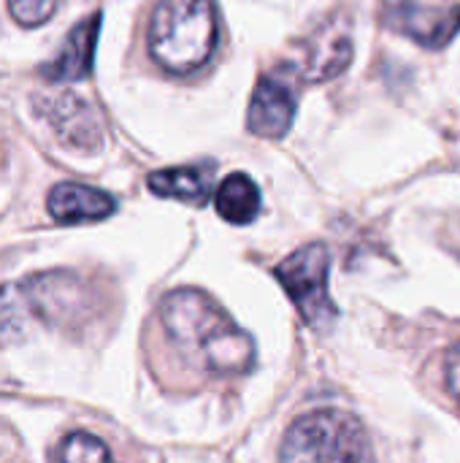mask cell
I'll list each match as a JSON object with an SVG mask.
<instances>
[{"label":"cell","mask_w":460,"mask_h":463,"mask_svg":"<svg viewBox=\"0 0 460 463\" xmlns=\"http://www.w3.org/2000/svg\"><path fill=\"white\" fill-rule=\"evenodd\" d=\"M49 214L57 222L73 225V222H95L108 217L117 203L108 193L79 184V182H62L49 193Z\"/></svg>","instance_id":"cell-10"},{"label":"cell","mask_w":460,"mask_h":463,"mask_svg":"<svg viewBox=\"0 0 460 463\" xmlns=\"http://www.w3.org/2000/svg\"><path fill=\"white\" fill-rule=\"evenodd\" d=\"M163 331L176 355L209 377H239L255 364V342L203 290L182 288L160 304Z\"/></svg>","instance_id":"cell-1"},{"label":"cell","mask_w":460,"mask_h":463,"mask_svg":"<svg viewBox=\"0 0 460 463\" xmlns=\"http://www.w3.org/2000/svg\"><path fill=\"white\" fill-rule=\"evenodd\" d=\"M393 27L426 46H445L460 30V5L428 8V5L404 3L393 14Z\"/></svg>","instance_id":"cell-8"},{"label":"cell","mask_w":460,"mask_h":463,"mask_svg":"<svg viewBox=\"0 0 460 463\" xmlns=\"http://www.w3.org/2000/svg\"><path fill=\"white\" fill-rule=\"evenodd\" d=\"M214 206L222 220L233 225H247L260 212V190L247 174H230L217 190Z\"/></svg>","instance_id":"cell-12"},{"label":"cell","mask_w":460,"mask_h":463,"mask_svg":"<svg viewBox=\"0 0 460 463\" xmlns=\"http://www.w3.org/2000/svg\"><path fill=\"white\" fill-rule=\"evenodd\" d=\"M279 463H374V450L355 415L314 410L287 429Z\"/></svg>","instance_id":"cell-3"},{"label":"cell","mask_w":460,"mask_h":463,"mask_svg":"<svg viewBox=\"0 0 460 463\" xmlns=\"http://www.w3.org/2000/svg\"><path fill=\"white\" fill-rule=\"evenodd\" d=\"M296 87L293 81L282 73H266L260 76L252 100H249V114H247V125L255 136L263 138H282L296 117Z\"/></svg>","instance_id":"cell-5"},{"label":"cell","mask_w":460,"mask_h":463,"mask_svg":"<svg viewBox=\"0 0 460 463\" xmlns=\"http://www.w3.org/2000/svg\"><path fill=\"white\" fill-rule=\"evenodd\" d=\"M217 49V8L211 0H160L149 24V52L160 68L187 76Z\"/></svg>","instance_id":"cell-2"},{"label":"cell","mask_w":460,"mask_h":463,"mask_svg":"<svg viewBox=\"0 0 460 463\" xmlns=\"http://www.w3.org/2000/svg\"><path fill=\"white\" fill-rule=\"evenodd\" d=\"M98 33H100V14L84 19L81 24H76L62 49L57 52L54 60L46 62L43 76L49 81H79L89 73L92 68V57H95V43H98Z\"/></svg>","instance_id":"cell-9"},{"label":"cell","mask_w":460,"mask_h":463,"mask_svg":"<svg viewBox=\"0 0 460 463\" xmlns=\"http://www.w3.org/2000/svg\"><path fill=\"white\" fill-rule=\"evenodd\" d=\"M57 5H60V0H8L14 19L24 27L43 24L57 11Z\"/></svg>","instance_id":"cell-14"},{"label":"cell","mask_w":460,"mask_h":463,"mask_svg":"<svg viewBox=\"0 0 460 463\" xmlns=\"http://www.w3.org/2000/svg\"><path fill=\"white\" fill-rule=\"evenodd\" d=\"M54 463H117L111 458L108 448L87 434V431H73L68 434L60 448H57V456H54Z\"/></svg>","instance_id":"cell-13"},{"label":"cell","mask_w":460,"mask_h":463,"mask_svg":"<svg viewBox=\"0 0 460 463\" xmlns=\"http://www.w3.org/2000/svg\"><path fill=\"white\" fill-rule=\"evenodd\" d=\"M445 383H447V391L453 393V399L460 404V345L453 347L445 358Z\"/></svg>","instance_id":"cell-15"},{"label":"cell","mask_w":460,"mask_h":463,"mask_svg":"<svg viewBox=\"0 0 460 463\" xmlns=\"http://www.w3.org/2000/svg\"><path fill=\"white\" fill-rule=\"evenodd\" d=\"M352 60V33L344 19H325L304 43L301 73L309 81L339 76Z\"/></svg>","instance_id":"cell-6"},{"label":"cell","mask_w":460,"mask_h":463,"mask_svg":"<svg viewBox=\"0 0 460 463\" xmlns=\"http://www.w3.org/2000/svg\"><path fill=\"white\" fill-rule=\"evenodd\" d=\"M41 114L54 128V133L79 149H95L100 144V122L92 106L73 92L52 95L41 103Z\"/></svg>","instance_id":"cell-7"},{"label":"cell","mask_w":460,"mask_h":463,"mask_svg":"<svg viewBox=\"0 0 460 463\" xmlns=\"http://www.w3.org/2000/svg\"><path fill=\"white\" fill-rule=\"evenodd\" d=\"M211 168L209 165H179L163 168L149 176V190L160 198H176L184 203H206L211 193Z\"/></svg>","instance_id":"cell-11"},{"label":"cell","mask_w":460,"mask_h":463,"mask_svg":"<svg viewBox=\"0 0 460 463\" xmlns=\"http://www.w3.org/2000/svg\"><path fill=\"white\" fill-rule=\"evenodd\" d=\"M328 271L331 252L320 241L296 250L274 269L279 285L312 328H325L336 317V304L328 293Z\"/></svg>","instance_id":"cell-4"}]
</instances>
